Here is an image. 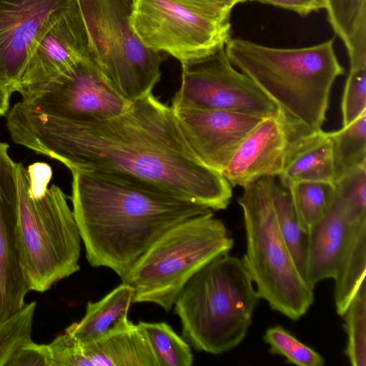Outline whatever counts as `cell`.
<instances>
[{
	"instance_id": "6",
	"label": "cell",
	"mask_w": 366,
	"mask_h": 366,
	"mask_svg": "<svg viewBox=\"0 0 366 366\" xmlns=\"http://www.w3.org/2000/svg\"><path fill=\"white\" fill-rule=\"evenodd\" d=\"M276 177H262L244 187L238 203L246 234L242 258L260 299L292 320L305 315L315 300L279 229L272 203Z\"/></svg>"
},
{
	"instance_id": "18",
	"label": "cell",
	"mask_w": 366,
	"mask_h": 366,
	"mask_svg": "<svg viewBox=\"0 0 366 366\" xmlns=\"http://www.w3.org/2000/svg\"><path fill=\"white\" fill-rule=\"evenodd\" d=\"M355 224L337 194L328 212L307 234L305 279L312 288L324 280L335 279Z\"/></svg>"
},
{
	"instance_id": "19",
	"label": "cell",
	"mask_w": 366,
	"mask_h": 366,
	"mask_svg": "<svg viewBox=\"0 0 366 366\" xmlns=\"http://www.w3.org/2000/svg\"><path fill=\"white\" fill-rule=\"evenodd\" d=\"M286 188L302 181L334 183L332 142L329 132L310 133L293 131L282 170L276 177Z\"/></svg>"
},
{
	"instance_id": "24",
	"label": "cell",
	"mask_w": 366,
	"mask_h": 366,
	"mask_svg": "<svg viewBox=\"0 0 366 366\" xmlns=\"http://www.w3.org/2000/svg\"><path fill=\"white\" fill-rule=\"evenodd\" d=\"M272 197L279 229L299 272L305 279L307 234L300 226L288 189L276 178Z\"/></svg>"
},
{
	"instance_id": "32",
	"label": "cell",
	"mask_w": 366,
	"mask_h": 366,
	"mask_svg": "<svg viewBox=\"0 0 366 366\" xmlns=\"http://www.w3.org/2000/svg\"><path fill=\"white\" fill-rule=\"evenodd\" d=\"M7 366H52L49 345L31 340L21 345Z\"/></svg>"
},
{
	"instance_id": "16",
	"label": "cell",
	"mask_w": 366,
	"mask_h": 366,
	"mask_svg": "<svg viewBox=\"0 0 366 366\" xmlns=\"http://www.w3.org/2000/svg\"><path fill=\"white\" fill-rule=\"evenodd\" d=\"M49 347L52 366H158L144 332L128 317L88 344L76 345L64 331Z\"/></svg>"
},
{
	"instance_id": "13",
	"label": "cell",
	"mask_w": 366,
	"mask_h": 366,
	"mask_svg": "<svg viewBox=\"0 0 366 366\" xmlns=\"http://www.w3.org/2000/svg\"><path fill=\"white\" fill-rule=\"evenodd\" d=\"M72 0H0V83L18 92L29 55L54 15Z\"/></svg>"
},
{
	"instance_id": "1",
	"label": "cell",
	"mask_w": 366,
	"mask_h": 366,
	"mask_svg": "<svg viewBox=\"0 0 366 366\" xmlns=\"http://www.w3.org/2000/svg\"><path fill=\"white\" fill-rule=\"evenodd\" d=\"M13 141L64 164L147 184L224 209L232 196L223 174L203 164L186 141L171 106L154 94L114 117L76 121L40 112L24 102L6 114Z\"/></svg>"
},
{
	"instance_id": "4",
	"label": "cell",
	"mask_w": 366,
	"mask_h": 366,
	"mask_svg": "<svg viewBox=\"0 0 366 366\" xmlns=\"http://www.w3.org/2000/svg\"><path fill=\"white\" fill-rule=\"evenodd\" d=\"M259 299L242 258L228 252L197 271L174 306L183 337L196 350L220 355L244 340Z\"/></svg>"
},
{
	"instance_id": "31",
	"label": "cell",
	"mask_w": 366,
	"mask_h": 366,
	"mask_svg": "<svg viewBox=\"0 0 366 366\" xmlns=\"http://www.w3.org/2000/svg\"><path fill=\"white\" fill-rule=\"evenodd\" d=\"M342 127L366 112V66H350L342 99Z\"/></svg>"
},
{
	"instance_id": "8",
	"label": "cell",
	"mask_w": 366,
	"mask_h": 366,
	"mask_svg": "<svg viewBox=\"0 0 366 366\" xmlns=\"http://www.w3.org/2000/svg\"><path fill=\"white\" fill-rule=\"evenodd\" d=\"M102 79L129 102L149 93L161 77L163 59L147 48L130 23V0H75Z\"/></svg>"
},
{
	"instance_id": "2",
	"label": "cell",
	"mask_w": 366,
	"mask_h": 366,
	"mask_svg": "<svg viewBox=\"0 0 366 366\" xmlns=\"http://www.w3.org/2000/svg\"><path fill=\"white\" fill-rule=\"evenodd\" d=\"M71 172L72 212L86 259L121 278L168 229L212 211L147 184L89 171Z\"/></svg>"
},
{
	"instance_id": "21",
	"label": "cell",
	"mask_w": 366,
	"mask_h": 366,
	"mask_svg": "<svg viewBox=\"0 0 366 366\" xmlns=\"http://www.w3.org/2000/svg\"><path fill=\"white\" fill-rule=\"evenodd\" d=\"M366 221L355 224L334 279L336 312L342 316L362 282L365 280Z\"/></svg>"
},
{
	"instance_id": "10",
	"label": "cell",
	"mask_w": 366,
	"mask_h": 366,
	"mask_svg": "<svg viewBox=\"0 0 366 366\" xmlns=\"http://www.w3.org/2000/svg\"><path fill=\"white\" fill-rule=\"evenodd\" d=\"M182 64V81L171 107L219 110L265 118L281 111L228 59L224 46Z\"/></svg>"
},
{
	"instance_id": "7",
	"label": "cell",
	"mask_w": 366,
	"mask_h": 366,
	"mask_svg": "<svg viewBox=\"0 0 366 366\" xmlns=\"http://www.w3.org/2000/svg\"><path fill=\"white\" fill-rule=\"evenodd\" d=\"M224 224L207 212L165 232L121 279L132 287L133 303L152 302L169 312L181 290L202 267L233 247Z\"/></svg>"
},
{
	"instance_id": "23",
	"label": "cell",
	"mask_w": 366,
	"mask_h": 366,
	"mask_svg": "<svg viewBox=\"0 0 366 366\" xmlns=\"http://www.w3.org/2000/svg\"><path fill=\"white\" fill-rule=\"evenodd\" d=\"M329 134L332 142L335 183L350 170L366 164V112Z\"/></svg>"
},
{
	"instance_id": "5",
	"label": "cell",
	"mask_w": 366,
	"mask_h": 366,
	"mask_svg": "<svg viewBox=\"0 0 366 366\" xmlns=\"http://www.w3.org/2000/svg\"><path fill=\"white\" fill-rule=\"evenodd\" d=\"M16 234L30 291L44 292L79 269L81 239L66 197L57 186L31 180L17 163Z\"/></svg>"
},
{
	"instance_id": "20",
	"label": "cell",
	"mask_w": 366,
	"mask_h": 366,
	"mask_svg": "<svg viewBox=\"0 0 366 366\" xmlns=\"http://www.w3.org/2000/svg\"><path fill=\"white\" fill-rule=\"evenodd\" d=\"M133 296L132 287L122 282L100 300L88 302L83 318L70 325L65 332L78 345L99 339L128 316Z\"/></svg>"
},
{
	"instance_id": "27",
	"label": "cell",
	"mask_w": 366,
	"mask_h": 366,
	"mask_svg": "<svg viewBox=\"0 0 366 366\" xmlns=\"http://www.w3.org/2000/svg\"><path fill=\"white\" fill-rule=\"evenodd\" d=\"M36 306V302L25 304L14 315L0 322V366H7L17 350L31 341Z\"/></svg>"
},
{
	"instance_id": "3",
	"label": "cell",
	"mask_w": 366,
	"mask_h": 366,
	"mask_svg": "<svg viewBox=\"0 0 366 366\" xmlns=\"http://www.w3.org/2000/svg\"><path fill=\"white\" fill-rule=\"evenodd\" d=\"M224 51L232 64L277 104L298 132L322 129L332 86L345 71L335 52L334 39L283 49L230 38Z\"/></svg>"
},
{
	"instance_id": "30",
	"label": "cell",
	"mask_w": 366,
	"mask_h": 366,
	"mask_svg": "<svg viewBox=\"0 0 366 366\" xmlns=\"http://www.w3.org/2000/svg\"><path fill=\"white\" fill-rule=\"evenodd\" d=\"M352 224L366 221V164L348 172L335 183Z\"/></svg>"
},
{
	"instance_id": "9",
	"label": "cell",
	"mask_w": 366,
	"mask_h": 366,
	"mask_svg": "<svg viewBox=\"0 0 366 366\" xmlns=\"http://www.w3.org/2000/svg\"><path fill=\"white\" fill-rule=\"evenodd\" d=\"M130 1V23L142 42L181 64L212 54L231 38V11L185 0Z\"/></svg>"
},
{
	"instance_id": "36",
	"label": "cell",
	"mask_w": 366,
	"mask_h": 366,
	"mask_svg": "<svg viewBox=\"0 0 366 366\" xmlns=\"http://www.w3.org/2000/svg\"><path fill=\"white\" fill-rule=\"evenodd\" d=\"M247 1H257V0H247Z\"/></svg>"
},
{
	"instance_id": "12",
	"label": "cell",
	"mask_w": 366,
	"mask_h": 366,
	"mask_svg": "<svg viewBox=\"0 0 366 366\" xmlns=\"http://www.w3.org/2000/svg\"><path fill=\"white\" fill-rule=\"evenodd\" d=\"M87 58L90 59L89 37L72 0L54 15L34 45L18 92L23 98Z\"/></svg>"
},
{
	"instance_id": "29",
	"label": "cell",
	"mask_w": 366,
	"mask_h": 366,
	"mask_svg": "<svg viewBox=\"0 0 366 366\" xmlns=\"http://www.w3.org/2000/svg\"><path fill=\"white\" fill-rule=\"evenodd\" d=\"M329 23L345 46L366 24V0H324Z\"/></svg>"
},
{
	"instance_id": "11",
	"label": "cell",
	"mask_w": 366,
	"mask_h": 366,
	"mask_svg": "<svg viewBox=\"0 0 366 366\" xmlns=\"http://www.w3.org/2000/svg\"><path fill=\"white\" fill-rule=\"evenodd\" d=\"M22 102L44 114L76 121L114 117L132 103L106 83L89 58L29 93Z\"/></svg>"
},
{
	"instance_id": "26",
	"label": "cell",
	"mask_w": 366,
	"mask_h": 366,
	"mask_svg": "<svg viewBox=\"0 0 366 366\" xmlns=\"http://www.w3.org/2000/svg\"><path fill=\"white\" fill-rule=\"evenodd\" d=\"M347 335L345 355L353 366L366 365V286L364 280L342 316Z\"/></svg>"
},
{
	"instance_id": "17",
	"label": "cell",
	"mask_w": 366,
	"mask_h": 366,
	"mask_svg": "<svg viewBox=\"0 0 366 366\" xmlns=\"http://www.w3.org/2000/svg\"><path fill=\"white\" fill-rule=\"evenodd\" d=\"M293 130L282 112L263 118L238 146L223 176L232 187L243 188L262 177H277Z\"/></svg>"
},
{
	"instance_id": "33",
	"label": "cell",
	"mask_w": 366,
	"mask_h": 366,
	"mask_svg": "<svg viewBox=\"0 0 366 366\" xmlns=\"http://www.w3.org/2000/svg\"><path fill=\"white\" fill-rule=\"evenodd\" d=\"M257 1L292 11L302 16L325 8L324 0H257Z\"/></svg>"
},
{
	"instance_id": "34",
	"label": "cell",
	"mask_w": 366,
	"mask_h": 366,
	"mask_svg": "<svg viewBox=\"0 0 366 366\" xmlns=\"http://www.w3.org/2000/svg\"><path fill=\"white\" fill-rule=\"evenodd\" d=\"M192 4L210 7L232 11V8L239 3L246 1L247 0H185Z\"/></svg>"
},
{
	"instance_id": "15",
	"label": "cell",
	"mask_w": 366,
	"mask_h": 366,
	"mask_svg": "<svg viewBox=\"0 0 366 366\" xmlns=\"http://www.w3.org/2000/svg\"><path fill=\"white\" fill-rule=\"evenodd\" d=\"M172 108L197 158L222 174L242 140L263 119L225 111Z\"/></svg>"
},
{
	"instance_id": "14",
	"label": "cell",
	"mask_w": 366,
	"mask_h": 366,
	"mask_svg": "<svg viewBox=\"0 0 366 366\" xmlns=\"http://www.w3.org/2000/svg\"><path fill=\"white\" fill-rule=\"evenodd\" d=\"M8 150L9 144L0 142V322L23 307L30 291L21 267L16 234L17 163Z\"/></svg>"
},
{
	"instance_id": "35",
	"label": "cell",
	"mask_w": 366,
	"mask_h": 366,
	"mask_svg": "<svg viewBox=\"0 0 366 366\" xmlns=\"http://www.w3.org/2000/svg\"><path fill=\"white\" fill-rule=\"evenodd\" d=\"M11 93L0 83V116L5 115L9 107Z\"/></svg>"
},
{
	"instance_id": "25",
	"label": "cell",
	"mask_w": 366,
	"mask_h": 366,
	"mask_svg": "<svg viewBox=\"0 0 366 366\" xmlns=\"http://www.w3.org/2000/svg\"><path fill=\"white\" fill-rule=\"evenodd\" d=\"M144 332L158 366H191V347L167 322L137 323Z\"/></svg>"
},
{
	"instance_id": "22",
	"label": "cell",
	"mask_w": 366,
	"mask_h": 366,
	"mask_svg": "<svg viewBox=\"0 0 366 366\" xmlns=\"http://www.w3.org/2000/svg\"><path fill=\"white\" fill-rule=\"evenodd\" d=\"M301 229L307 234L333 204L337 192L334 183L302 181L287 188Z\"/></svg>"
},
{
	"instance_id": "28",
	"label": "cell",
	"mask_w": 366,
	"mask_h": 366,
	"mask_svg": "<svg viewBox=\"0 0 366 366\" xmlns=\"http://www.w3.org/2000/svg\"><path fill=\"white\" fill-rule=\"evenodd\" d=\"M272 354L281 355L299 366H322L325 358L307 346L281 326L269 327L263 337Z\"/></svg>"
}]
</instances>
